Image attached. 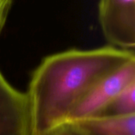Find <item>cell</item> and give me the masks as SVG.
I'll use <instances>...</instances> for the list:
<instances>
[{"label":"cell","instance_id":"2","mask_svg":"<svg viewBox=\"0 0 135 135\" xmlns=\"http://www.w3.org/2000/svg\"><path fill=\"white\" fill-rule=\"evenodd\" d=\"M134 81L135 59H133L100 79L73 110L67 122L95 116L117 94Z\"/></svg>","mask_w":135,"mask_h":135},{"label":"cell","instance_id":"8","mask_svg":"<svg viewBox=\"0 0 135 135\" xmlns=\"http://www.w3.org/2000/svg\"><path fill=\"white\" fill-rule=\"evenodd\" d=\"M13 1V0H0V33L6 23Z\"/></svg>","mask_w":135,"mask_h":135},{"label":"cell","instance_id":"5","mask_svg":"<svg viewBox=\"0 0 135 135\" xmlns=\"http://www.w3.org/2000/svg\"><path fill=\"white\" fill-rule=\"evenodd\" d=\"M70 123L85 135H135V115L91 117Z\"/></svg>","mask_w":135,"mask_h":135},{"label":"cell","instance_id":"4","mask_svg":"<svg viewBox=\"0 0 135 135\" xmlns=\"http://www.w3.org/2000/svg\"><path fill=\"white\" fill-rule=\"evenodd\" d=\"M0 135H29L25 93L13 87L0 70Z\"/></svg>","mask_w":135,"mask_h":135},{"label":"cell","instance_id":"3","mask_svg":"<svg viewBox=\"0 0 135 135\" xmlns=\"http://www.w3.org/2000/svg\"><path fill=\"white\" fill-rule=\"evenodd\" d=\"M98 17L103 34L112 47H135V0H100Z\"/></svg>","mask_w":135,"mask_h":135},{"label":"cell","instance_id":"6","mask_svg":"<svg viewBox=\"0 0 135 135\" xmlns=\"http://www.w3.org/2000/svg\"><path fill=\"white\" fill-rule=\"evenodd\" d=\"M135 115V81L117 94L93 117H121Z\"/></svg>","mask_w":135,"mask_h":135},{"label":"cell","instance_id":"7","mask_svg":"<svg viewBox=\"0 0 135 135\" xmlns=\"http://www.w3.org/2000/svg\"><path fill=\"white\" fill-rule=\"evenodd\" d=\"M47 135H85L72 123L66 122L53 129Z\"/></svg>","mask_w":135,"mask_h":135},{"label":"cell","instance_id":"1","mask_svg":"<svg viewBox=\"0 0 135 135\" xmlns=\"http://www.w3.org/2000/svg\"><path fill=\"white\" fill-rule=\"evenodd\" d=\"M133 59L134 51L112 46L73 48L45 57L32 72L25 93L29 135H47L66 123L100 79Z\"/></svg>","mask_w":135,"mask_h":135}]
</instances>
